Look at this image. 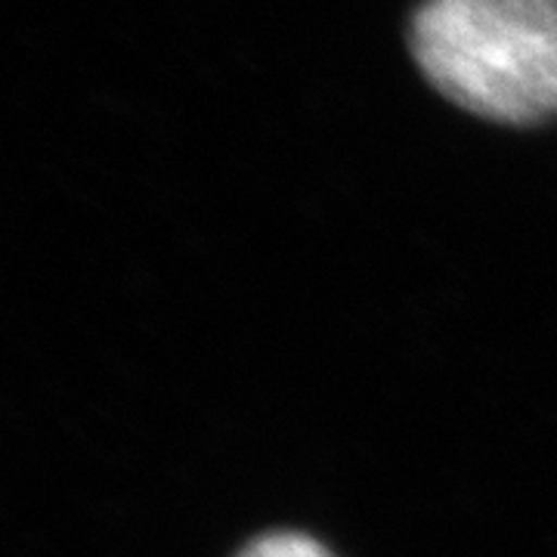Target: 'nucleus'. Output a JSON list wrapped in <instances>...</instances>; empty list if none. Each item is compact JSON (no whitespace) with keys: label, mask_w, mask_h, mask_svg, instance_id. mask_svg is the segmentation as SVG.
<instances>
[{"label":"nucleus","mask_w":557,"mask_h":557,"mask_svg":"<svg viewBox=\"0 0 557 557\" xmlns=\"http://www.w3.org/2000/svg\"><path fill=\"white\" fill-rule=\"evenodd\" d=\"M406 47L428 87L474 119H557V0H418Z\"/></svg>","instance_id":"f257e3e1"},{"label":"nucleus","mask_w":557,"mask_h":557,"mask_svg":"<svg viewBox=\"0 0 557 557\" xmlns=\"http://www.w3.org/2000/svg\"><path fill=\"white\" fill-rule=\"evenodd\" d=\"M239 557H332V552L304 533H267L245 545Z\"/></svg>","instance_id":"f03ea898"}]
</instances>
